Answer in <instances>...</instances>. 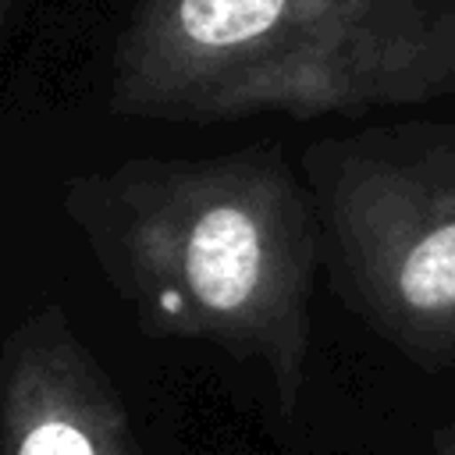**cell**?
I'll return each mask as SVG.
<instances>
[{"mask_svg":"<svg viewBox=\"0 0 455 455\" xmlns=\"http://www.w3.org/2000/svg\"><path fill=\"white\" fill-rule=\"evenodd\" d=\"M60 206L139 331L259 363L295 409L320 224L277 146L132 156L71 178Z\"/></svg>","mask_w":455,"mask_h":455,"instance_id":"obj_1","label":"cell"},{"mask_svg":"<svg viewBox=\"0 0 455 455\" xmlns=\"http://www.w3.org/2000/svg\"><path fill=\"white\" fill-rule=\"evenodd\" d=\"M455 96V0H135L110 57L121 117H355Z\"/></svg>","mask_w":455,"mask_h":455,"instance_id":"obj_2","label":"cell"},{"mask_svg":"<svg viewBox=\"0 0 455 455\" xmlns=\"http://www.w3.org/2000/svg\"><path fill=\"white\" fill-rule=\"evenodd\" d=\"M338 291L419 366L455 359V124H387L302 153Z\"/></svg>","mask_w":455,"mask_h":455,"instance_id":"obj_3","label":"cell"},{"mask_svg":"<svg viewBox=\"0 0 455 455\" xmlns=\"http://www.w3.org/2000/svg\"><path fill=\"white\" fill-rule=\"evenodd\" d=\"M0 455H146L121 391L60 306L25 313L0 345Z\"/></svg>","mask_w":455,"mask_h":455,"instance_id":"obj_4","label":"cell"},{"mask_svg":"<svg viewBox=\"0 0 455 455\" xmlns=\"http://www.w3.org/2000/svg\"><path fill=\"white\" fill-rule=\"evenodd\" d=\"M7 4H11V0H0V18H4V11H7Z\"/></svg>","mask_w":455,"mask_h":455,"instance_id":"obj_5","label":"cell"},{"mask_svg":"<svg viewBox=\"0 0 455 455\" xmlns=\"http://www.w3.org/2000/svg\"><path fill=\"white\" fill-rule=\"evenodd\" d=\"M444 455H455V448H448V451H444Z\"/></svg>","mask_w":455,"mask_h":455,"instance_id":"obj_6","label":"cell"}]
</instances>
